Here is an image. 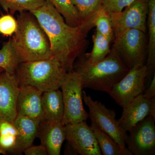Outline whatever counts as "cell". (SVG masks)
<instances>
[{"mask_svg":"<svg viewBox=\"0 0 155 155\" xmlns=\"http://www.w3.org/2000/svg\"><path fill=\"white\" fill-rule=\"evenodd\" d=\"M30 12L48 38L52 57L59 60L67 72L73 70L76 59L84 54L88 44L87 35L94 27V20L76 27L70 26L48 0L41 7Z\"/></svg>","mask_w":155,"mask_h":155,"instance_id":"1","label":"cell"},{"mask_svg":"<svg viewBox=\"0 0 155 155\" xmlns=\"http://www.w3.org/2000/svg\"><path fill=\"white\" fill-rule=\"evenodd\" d=\"M73 70L80 76L83 88L107 93L129 71L112 49L104 59L95 63L84 53L76 59Z\"/></svg>","mask_w":155,"mask_h":155,"instance_id":"2","label":"cell"},{"mask_svg":"<svg viewBox=\"0 0 155 155\" xmlns=\"http://www.w3.org/2000/svg\"><path fill=\"white\" fill-rule=\"evenodd\" d=\"M19 13L17 31L12 39L20 62L51 58L49 41L36 18L30 12Z\"/></svg>","mask_w":155,"mask_h":155,"instance_id":"3","label":"cell"},{"mask_svg":"<svg viewBox=\"0 0 155 155\" xmlns=\"http://www.w3.org/2000/svg\"><path fill=\"white\" fill-rule=\"evenodd\" d=\"M67 70L56 58L19 63L15 74L19 86L30 85L43 92L60 88Z\"/></svg>","mask_w":155,"mask_h":155,"instance_id":"4","label":"cell"},{"mask_svg":"<svg viewBox=\"0 0 155 155\" xmlns=\"http://www.w3.org/2000/svg\"><path fill=\"white\" fill-rule=\"evenodd\" d=\"M112 49L127 69L145 65L148 54L146 33L139 29H126L114 35Z\"/></svg>","mask_w":155,"mask_h":155,"instance_id":"5","label":"cell"},{"mask_svg":"<svg viewBox=\"0 0 155 155\" xmlns=\"http://www.w3.org/2000/svg\"><path fill=\"white\" fill-rule=\"evenodd\" d=\"M64 104V112L62 122L64 125L86 121L88 113L83 103L82 81L74 70L64 75L60 85Z\"/></svg>","mask_w":155,"mask_h":155,"instance_id":"6","label":"cell"},{"mask_svg":"<svg viewBox=\"0 0 155 155\" xmlns=\"http://www.w3.org/2000/svg\"><path fill=\"white\" fill-rule=\"evenodd\" d=\"M83 100L89 109V119L101 130L111 137L122 147H126L127 134L122 132L116 118L115 111L107 108L97 101L82 92Z\"/></svg>","mask_w":155,"mask_h":155,"instance_id":"7","label":"cell"},{"mask_svg":"<svg viewBox=\"0 0 155 155\" xmlns=\"http://www.w3.org/2000/svg\"><path fill=\"white\" fill-rule=\"evenodd\" d=\"M147 75L146 65L134 67L115 84L108 94L119 106L123 107L144 92Z\"/></svg>","mask_w":155,"mask_h":155,"instance_id":"8","label":"cell"},{"mask_svg":"<svg viewBox=\"0 0 155 155\" xmlns=\"http://www.w3.org/2000/svg\"><path fill=\"white\" fill-rule=\"evenodd\" d=\"M155 117L149 116L128 131L125 140L134 155L155 154Z\"/></svg>","mask_w":155,"mask_h":155,"instance_id":"9","label":"cell"},{"mask_svg":"<svg viewBox=\"0 0 155 155\" xmlns=\"http://www.w3.org/2000/svg\"><path fill=\"white\" fill-rule=\"evenodd\" d=\"M147 0H135L122 11L110 14L114 35L126 29H139L146 33Z\"/></svg>","mask_w":155,"mask_h":155,"instance_id":"10","label":"cell"},{"mask_svg":"<svg viewBox=\"0 0 155 155\" xmlns=\"http://www.w3.org/2000/svg\"><path fill=\"white\" fill-rule=\"evenodd\" d=\"M66 140L76 153L101 155L94 133L86 121L65 125Z\"/></svg>","mask_w":155,"mask_h":155,"instance_id":"11","label":"cell"},{"mask_svg":"<svg viewBox=\"0 0 155 155\" xmlns=\"http://www.w3.org/2000/svg\"><path fill=\"white\" fill-rule=\"evenodd\" d=\"M19 85L15 74L0 73V120L13 123L17 115Z\"/></svg>","mask_w":155,"mask_h":155,"instance_id":"12","label":"cell"},{"mask_svg":"<svg viewBox=\"0 0 155 155\" xmlns=\"http://www.w3.org/2000/svg\"><path fill=\"white\" fill-rule=\"evenodd\" d=\"M121 118L118 119L122 132L127 134L131 128L149 116L155 117V98L148 99L139 95L122 107Z\"/></svg>","mask_w":155,"mask_h":155,"instance_id":"13","label":"cell"},{"mask_svg":"<svg viewBox=\"0 0 155 155\" xmlns=\"http://www.w3.org/2000/svg\"><path fill=\"white\" fill-rule=\"evenodd\" d=\"M43 92L30 85L19 86L17 102V115L41 122L45 119L41 104Z\"/></svg>","mask_w":155,"mask_h":155,"instance_id":"14","label":"cell"},{"mask_svg":"<svg viewBox=\"0 0 155 155\" xmlns=\"http://www.w3.org/2000/svg\"><path fill=\"white\" fill-rule=\"evenodd\" d=\"M37 137L46 149L48 155H60L66 140L65 125L62 122L45 119L40 122Z\"/></svg>","mask_w":155,"mask_h":155,"instance_id":"15","label":"cell"},{"mask_svg":"<svg viewBox=\"0 0 155 155\" xmlns=\"http://www.w3.org/2000/svg\"><path fill=\"white\" fill-rule=\"evenodd\" d=\"M40 122L22 115H17L14 125L17 131V143L13 153L21 154L32 145L38 135Z\"/></svg>","mask_w":155,"mask_h":155,"instance_id":"16","label":"cell"},{"mask_svg":"<svg viewBox=\"0 0 155 155\" xmlns=\"http://www.w3.org/2000/svg\"><path fill=\"white\" fill-rule=\"evenodd\" d=\"M148 14L147 28L148 30V54L146 66L147 75L146 79L147 88L155 74V0H147Z\"/></svg>","mask_w":155,"mask_h":155,"instance_id":"17","label":"cell"},{"mask_svg":"<svg viewBox=\"0 0 155 155\" xmlns=\"http://www.w3.org/2000/svg\"><path fill=\"white\" fill-rule=\"evenodd\" d=\"M41 104L45 119L62 122L64 115V104L62 92L59 89L43 92L41 97Z\"/></svg>","mask_w":155,"mask_h":155,"instance_id":"18","label":"cell"},{"mask_svg":"<svg viewBox=\"0 0 155 155\" xmlns=\"http://www.w3.org/2000/svg\"><path fill=\"white\" fill-rule=\"evenodd\" d=\"M91 127L103 155H133L127 148L120 147L107 134L100 129L91 122Z\"/></svg>","mask_w":155,"mask_h":155,"instance_id":"19","label":"cell"},{"mask_svg":"<svg viewBox=\"0 0 155 155\" xmlns=\"http://www.w3.org/2000/svg\"><path fill=\"white\" fill-rule=\"evenodd\" d=\"M75 7L82 23L94 21L102 8L103 0H70Z\"/></svg>","mask_w":155,"mask_h":155,"instance_id":"20","label":"cell"},{"mask_svg":"<svg viewBox=\"0 0 155 155\" xmlns=\"http://www.w3.org/2000/svg\"><path fill=\"white\" fill-rule=\"evenodd\" d=\"M20 61L12 39L3 44L0 49V67L11 74H15Z\"/></svg>","mask_w":155,"mask_h":155,"instance_id":"21","label":"cell"},{"mask_svg":"<svg viewBox=\"0 0 155 155\" xmlns=\"http://www.w3.org/2000/svg\"><path fill=\"white\" fill-rule=\"evenodd\" d=\"M64 17L67 24L73 27L82 24L81 19L75 7L70 0H48Z\"/></svg>","mask_w":155,"mask_h":155,"instance_id":"22","label":"cell"},{"mask_svg":"<svg viewBox=\"0 0 155 155\" xmlns=\"http://www.w3.org/2000/svg\"><path fill=\"white\" fill-rule=\"evenodd\" d=\"M46 0H0V5L6 12L14 14L19 11H31L44 5Z\"/></svg>","mask_w":155,"mask_h":155,"instance_id":"23","label":"cell"},{"mask_svg":"<svg viewBox=\"0 0 155 155\" xmlns=\"http://www.w3.org/2000/svg\"><path fill=\"white\" fill-rule=\"evenodd\" d=\"M93 48L90 53H87L89 61L95 63L102 61L107 57L111 51V43L105 37L96 30L93 35Z\"/></svg>","mask_w":155,"mask_h":155,"instance_id":"24","label":"cell"},{"mask_svg":"<svg viewBox=\"0 0 155 155\" xmlns=\"http://www.w3.org/2000/svg\"><path fill=\"white\" fill-rule=\"evenodd\" d=\"M96 31L106 38L110 42L113 41L114 33L110 14L102 8L97 14L94 20Z\"/></svg>","mask_w":155,"mask_h":155,"instance_id":"25","label":"cell"},{"mask_svg":"<svg viewBox=\"0 0 155 155\" xmlns=\"http://www.w3.org/2000/svg\"><path fill=\"white\" fill-rule=\"evenodd\" d=\"M17 20L11 14L0 17V34L5 36H11L17 31Z\"/></svg>","mask_w":155,"mask_h":155,"instance_id":"26","label":"cell"},{"mask_svg":"<svg viewBox=\"0 0 155 155\" xmlns=\"http://www.w3.org/2000/svg\"><path fill=\"white\" fill-rule=\"evenodd\" d=\"M135 0H103V9L109 14L122 11Z\"/></svg>","mask_w":155,"mask_h":155,"instance_id":"27","label":"cell"},{"mask_svg":"<svg viewBox=\"0 0 155 155\" xmlns=\"http://www.w3.org/2000/svg\"><path fill=\"white\" fill-rule=\"evenodd\" d=\"M17 136L11 134H0V154L5 155L13 153L16 143Z\"/></svg>","mask_w":155,"mask_h":155,"instance_id":"28","label":"cell"},{"mask_svg":"<svg viewBox=\"0 0 155 155\" xmlns=\"http://www.w3.org/2000/svg\"><path fill=\"white\" fill-rule=\"evenodd\" d=\"M25 155H47L46 149L42 144L28 147L23 152Z\"/></svg>","mask_w":155,"mask_h":155,"instance_id":"29","label":"cell"},{"mask_svg":"<svg viewBox=\"0 0 155 155\" xmlns=\"http://www.w3.org/2000/svg\"><path fill=\"white\" fill-rule=\"evenodd\" d=\"M143 95L144 97L148 99L155 98V74L147 88L146 89Z\"/></svg>","mask_w":155,"mask_h":155,"instance_id":"30","label":"cell"},{"mask_svg":"<svg viewBox=\"0 0 155 155\" xmlns=\"http://www.w3.org/2000/svg\"><path fill=\"white\" fill-rule=\"evenodd\" d=\"M4 71H5V70H4V69H2V68H1V67H0V73H1L2 72H4Z\"/></svg>","mask_w":155,"mask_h":155,"instance_id":"31","label":"cell"}]
</instances>
